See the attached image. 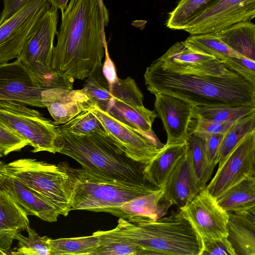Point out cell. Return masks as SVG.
Masks as SVG:
<instances>
[{"label": "cell", "instance_id": "5", "mask_svg": "<svg viewBox=\"0 0 255 255\" xmlns=\"http://www.w3.org/2000/svg\"><path fill=\"white\" fill-rule=\"evenodd\" d=\"M102 65L87 78L83 89L112 117L140 131L154 134L152 126L157 114L144 107L143 95L134 80L117 76L108 80Z\"/></svg>", "mask_w": 255, "mask_h": 255}, {"label": "cell", "instance_id": "31", "mask_svg": "<svg viewBox=\"0 0 255 255\" xmlns=\"http://www.w3.org/2000/svg\"><path fill=\"white\" fill-rule=\"evenodd\" d=\"M255 130V113L238 119L224 134L220 142L217 162L220 165L239 141ZM218 165V166H219Z\"/></svg>", "mask_w": 255, "mask_h": 255}, {"label": "cell", "instance_id": "32", "mask_svg": "<svg viewBox=\"0 0 255 255\" xmlns=\"http://www.w3.org/2000/svg\"><path fill=\"white\" fill-rule=\"evenodd\" d=\"M197 115L206 120L217 122H233L255 113V105L195 107Z\"/></svg>", "mask_w": 255, "mask_h": 255}, {"label": "cell", "instance_id": "26", "mask_svg": "<svg viewBox=\"0 0 255 255\" xmlns=\"http://www.w3.org/2000/svg\"><path fill=\"white\" fill-rule=\"evenodd\" d=\"M229 48L241 56L255 61V25L241 22L214 33Z\"/></svg>", "mask_w": 255, "mask_h": 255}, {"label": "cell", "instance_id": "21", "mask_svg": "<svg viewBox=\"0 0 255 255\" xmlns=\"http://www.w3.org/2000/svg\"><path fill=\"white\" fill-rule=\"evenodd\" d=\"M0 185L8 191L28 215L37 216L48 222L57 221L60 214L53 205L5 172Z\"/></svg>", "mask_w": 255, "mask_h": 255}, {"label": "cell", "instance_id": "19", "mask_svg": "<svg viewBox=\"0 0 255 255\" xmlns=\"http://www.w3.org/2000/svg\"><path fill=\"white\" fill-rule=\"evenodd\" d=\"M163 189L129 200L119 207L95 210L105 212L133 224L148 222L165 216L169 206L161 202Z\"/></svg>", "mask_w": 255, "mask_h": 255}, {"label": "cell", "instance_id": "37", "mask_svg": "<svg viewBox=\"0 0 255 255\" xmlns=\"http://www.w3.org/2000/svg\"><path fill=\"white\" fill-rule=\"evenodd\" d=\"M225 67L255 85V61L245 57H230L222 61Z\"/></svg>", "mask_w": 255, "mask_h": 255}, {"label": "cell", "instance_id": "13", "mask_svg": "<svg viewBox=\"0 0 255 255\" xmlns=\"http://www.w3.org/2000/svg\"><path fill=\"white\" fill-rule=\"evenodd\" d=\"M255 16V0H219L194 17L184 30L191 35L215 33Z\"/></svg>", "mask_w": 255, "mask_h": 255}, {"label": "cell", "instance_id": "20", "mask_svg": "<svg viewBox=\"0 0 255 255\" xmlns=\"http://www.w3.org/2000/svg\"><path fill=\"white\" fill-rule=\"evenodd\" d=\"M28 226L29 221L26 212L15 201L8 191L1 186L0 248L7 253L16 234L21 230H26Z\"/></svg>", "mask_w": 255, "mask_h": 255}, {"label": "cell", "instance_id": "23", "mask_svg": "<svg viewBox=\"0 0 255 255\" xmlns=\"http://www.w3.org/2000/svg\"><path fill=\"white\" fill-rule=\"evenodd\" d=\"M185 143L166 146L156 156L143 166L146 179L154 186L163 189L167 178L176 164L186 153Z\"/></svg>", "mask_w": 255, "mask_h": 255}, {"label": "cell", "instance_id": "35", "mask_svg": "<svg viewBox=\"0 0 255 255\" xmlns=\"http://www.w3.org/2000/svg\"><path fill=\"white\" fill-rule=\"evenodd\" d=\"M62 130L75 134H87L95 132L107 133L102 124L90 109L82 111L68 122L59 125Z\"/></svg>", "mask_w": 255, "mask_h": 255}, {"label": "cell", "instance_id": "12", "mask_svg": "<svg viewBox=\"0 0 255 255\" xmlns=\"http://www.w3.org/2000/svg\"><path fill=\"white\" fill-rule=\"evenodd\" d=\"M255 176V130L246 134L218 166L205 189L217 197L243 179Z\"/></svg>", "mask_w": 255, "mask_h": 255}, {"label": "cell", "instance_id": "22", "mask_svg": "<svg viewBox=\"0 0 255 255\" xmlns=\"http://www.w3.org/2000/svg\"><path fill=\"white\" fill-rule=\"evenodd\" d=\"M228 213L227 239L236 255H255V213Z\"/></svg>", "mask_w": 255, "mask_h": 255}, {"label": "cell", "instance_id": "34", "mask_svg": "<svg viewBox=\"0 0 255 255\" xmlns=\"http://www.w3.org/2000/svg\"><path fill=\"white\" fill-rule=\"evenodd\" d=\"M28 236H23L20 232L17 233L14 239L18 242L17 248L10 253L13 255H51L49 238L47 236L40 237L28 226L26 229Z\"/></svg>", "mask_w": 255, "mask_h": 255}, {"label": "cell", "instance_id": "1", "mask_svg": "<svg viewBox=\"0 0 255 255\" xmlns=\"http://www.w3.org/2000/svg\"><path fill=\"white\" fill-rule=\"evenodd\" d=\"M109 13L104 0H70L62 12L51 68L84 80L102 65Z\"/></svg>", "mask_w": 255, "mask_h": 255}, {"label": "cell", "instance_id": "29", "mask_svg": "<svg viewBox=\"0 0 255 255\" xmlns=\"http://www.w3.org/2000/svg\"><path fill=\"white\" fill-rule=\"evenodd\" d=\"M219 0H180L169 13L166 26L174 30H184L196 15Z\"/></svg>", "mask_w": 255, "mask_h": 255}, {"label": "cell", "instance_id": "41", "mask_svg": "<svg viewBox=\"0 0 255 255\" xmlns=\"http://www.w3.org/2000/svg\"><path fill=\"white\" fill-rule=\"evenodd\" d=\"M30 0H3V7L0 14V25L17 12Z\"/></svg>", "mask_w": 255, "mask_h": 255}, {"label": "cell", "instance_id": "11", "mask_svg": "<svg viewBox=\"0 0 255 255\" xmlns=\"http://www.w3.org/2000/svg\"><path fill=\"white\" fill-rule=\"evenodd\" d=\"M92 113L102 124L108 135L129 158L142 165L152 160L165 147L155 134L140 131L110 116L95 104Z\"/></svg>", "mask_w": 255, "mask_h": 255}, {"label": "cell", "instance_id": "33", "mask_svg": "<svg viewBox=\"0 0 255 255\" xmlns=\"http://www.w3.org/2000/svg\"><path fill=\"white\" fill-rule=\"evenodd\" d=\"M186 141L196 172L201 183L206 187V183L211 178L213 170L208 165L205 139L200 135L191 132Z\"/></svg>", "mask_w": 255, "mask_h": 255}, {"label": "cell", "instance_id": "9", "mask_svg": "<svg viewBox=\"0 0 255 255\" xmlns=\"http://www.w3.org/2000/svg\"><path fill=\"white\" fill-rule=\"evenodd\" d=\"M74 79L63 74L48 80L37 77L21 60L0 64V100L24 103L30 106L44 108L43 91L52 88L73 90Z\"/></svg>", "mask_w": 255, "mask_h": 255}, {"label": "cell", "instance_id": "28", "mask_svg": "<svg viewBox=\"0 0 255 255\" xmlns=\"http://www.w3.org/2000/svg\"><path fill=\"white\" fill-rule=\"evenodd\" d=\"M98 237L91 236L49 239L51 255H92L99 245Z\"/></svg>", "mask_w": 255, "mask_h": 255}, {"label": "cell", "instance_id": "43", "mask_svg": "<svg viewBox=\"0 0 255 255\" xmlns=\"http://www.w3.org/2000/svg\"><path fill=\"white\" fill-rule=\"evenodd\" d=\"M4 166L5 163L0 161V188L1 187V181L5 175Z\"/></svg>", "mask_w": 255, "mask_h": 255}, {"label": "cell", "instance_id": "27", "mask_svg": "<svg viewBox=\"0 0 255 255\" xmlns=\"http://www.w3.org/2000/svg\"><path fill=\"white\" fill-rule=\"evenodd\" d=\"M184 42L192 49L222 61L230 57H244L226 45L214 33L191 35Z\"/></svg>", "mask_w": 255, "mask_h": 255}, {"label": "cell", "instance_id": "14", "mask_svg": "<svg viewBox=\"0 0 255 255\" xmlns=\"http://www.w3.org/2000/svg\"><path fill=\"white\" fill-rule=\"evenodd\" d=\"M51 5L49 0H30L0 25V64L18 58L29 30Z\"/></svg>", "mask_w": 255, "mask_h": 255}, {"label": "cell", "instance_id": "7", "mask_svg": "<svg viewBox=\"0 0 255 255\" xmlns=\"http://www.w3.org/2000/svg\"><path fill=\"white\" fill-rule=\"evenodd\" d=\"M5 172L53 205L60 215L71 211L72 187L68 173L57 165L21 158L5 163Z\"/></svg>", "mask_w": 255, "mask_h": 255}, {"label": "cell", "instance_id": "38", "mask_svg": "<svg viewBox=\"0 0 255 255\" xmlns=\"http://www.w3.org/2000/svg\"><path fill=\"white\" fill-rule=\"evenodd\" d=\"M195 115V121L191 132L199 134H225L235 122V121L228 122L210 121L199 116L196 112Z\"/></svg>", "mask_w": 255, "mask_h": 255}, {"label": "cell", "instance_id": "10", "mask_svg": "<svg viewBox=\"0 0 255 255\" xmlns=\"http://www.w3.org/2000/svg\"><path fill=\"white\" fill-rule=\"evenodd\" d=\"M58 20V9L51 5L29 30L18 57L43 80H49L58 73L51 68Z\"/></svg>", "mask_w": 255, "mask_h": 255}, {"label": "cell", "instance_id": "4", "mask_svg": "<svg viewBox=\"0 0 255 255\" xmlns=\"http://www.w3.org/2000/svg\"><path fill=\"white\" fill-rule=\"evenodd\" d=\"M111 231L138 246L141 255H201L202 252L201 239L180 209L139 224L119 218Z\"/></svg>", "mask_w": 255, "mask_h": 255}, {"label": "cell", "instance_id": "30", "mask_svg": "<svg viewBox=\"0 0 255 255\" xmlns=\"http://www.w3.org/2000/svg\"><path fill=\"white\" fill-rule=\"evenodd\" d=\"M93 234L98 237L99 242L92 255H141L138 246L111 230L98 231Z\"/></svg>", "mask_w": 255, "mask_h": 255}, {"label": "cell", "instance_id": "36", "mask_svg": "<svg viewBox=\"0 0 255 255\" xmlns=\"http://www.w3.org/2000/svg\"><path fill=\"white\" fill-rule=\"evenodd\" d=\"M29 145V142L0 122V150L3 156L20 151Z\"/></svg>", "mask_w": 255, "mask_h": 255}, {"label": "cell", "instance_id": "3", "mask_svg": "<svg viewBox=\"0 0 255 255\" xmlns=\"http://www.w3.org/2000/svg\"><path fill=\"white\" fill-rule=\"evenodd\" d=\"M60 130L58 153L72 157L86 171L126 183H151L143 173V165L128 157L107 133L79 134Z\"/></svg>", "mask_w": 255, "mask_h": 255}, {"label": "cell", "instance_id": "39", "mask_svg": "<svg viewBox=\"0 0 255 255\" xmlns=\"http://www.w3.org/2000/svg\"><path fill=\"white\" fill-rule=\"evenodd\" d=\"M202 243L201 255H236L227 237L211 241H202Z\"/></svg>", "mask_w": 255, "mask_h": 255}, {"label": "cell", "instance_id": "17", "mask_svg": "<svg viewBox=\"0 0 255 255\" xmlns=\"http://www.w3.org/2000/svg\"><path fill=\"white\" fill-rule=\"evenodd\" d=\"M155 109L167 134L166 146L186 142L196 119L195 106L177 97L165 93L154 94Z\"/></svg>", "mask_w": 255, "mask_h": 255}, {"label": "cell", "instance_id": "6", "mask_svg": "<svg viewBox=\"0 0 255 255\" xmlns=\"http://www.w3.org/2000/svg\"><path fill=\"white\" fill-rule=\"evenodd\" d=\"M68 173L72 187L70 210H95L119 207L136 197L161 188L152 184H135L100 176L83 168L59 163Z\"/></svg>", "mask_w": 255, "mask_h": 255}, {"label": "cell", "instance_id": "44", "mask_svg": "<svg viewBox=\"0 0 255 255\" xmlns=\"http://www.w3.org/2000/svg\"><path fill=\"white\" fill-rule=\"evenodd\" d=\"M0 255H7V253L3 250H2L1 248H0Z\"/></svg>", "mask_w": 255, "mask_h": 255}, {"label": "cell", "instance_id": "42", "mask_svg": "<svg viewBox=\"0 0 255 255\" xmlns=\"http://www.w3.org/2000/svg\"><path fill=\"white\" fill-rule=\"evenodd\" d=\"M69 0H49L51 5L59 9L61 13L67 6Z\"/></svg>", "mask_w": 255, "mask_h": 255}, {"label": "cell", "instance_id": "25", "mask_svg": "<svg viewBox=\"0 0 255 255\" xmlns=\"http://www.w3.org/2000/svg\"><path fill=\"white\" fill-rule=\"evenodd\" d=\"M95 104L83 89H73L63 93L46 107L54 122L61 125Z\"/></svg>", "mask_w": 255, "mask_h": 255}, {"label": "cell", "instance_id": "24", "mask_svg": "<svg viewBox=\"0 0 255 255\" xmlns=\"http://www.w3.org/2000/svg\"><path fill=\"white\" fill-rule=\"evenodd\" d=\"M216 199L227 212L255 213V176L243 179Z\"/></svg>", "mask_w": 255, "mask_h": 255}, {"label": "cell", "instance_id": "16", "mask_svg": "<svg viewBox=\"0 0 255 255\" xmlns=\"http://www.w3.org/2000/svg\"><path fill=\"white\" fill-rule=\"evenodd\" d=\"M155 61L163 70L180 75L220 76L230 71L221 60L192 49L184 41L175 43Z\"/></svg>", "mask_w": 255, "mask_h": 255}, {"label": "cell", "instance_id": "40", "mask_svg": "<svg viewBox=\"0 0 255 255\" xmlns=\"http://www.w3.org/2000/svg\"><path fill=\"white\" fill-rule=\"evenodd\" d=\"M224 134L222 133L199 134L205 139L206 153L208 165L213 171L215 167L218 164L217 158L218 149Z\"/></svg>", "mask_w": 255, "mask_h": 255}, {"label": "cell", "instance_id": "15", "mask_svg": "<svg viewBox=\"0 0 255 255\" xmlns=\"http://www.w3.org/2000/svg\"><path fill=\"white\" fill-rule=\"evenodd\" d=\"M202 241L227 237L229 214L205 189L180 209Z\"/></svg>", "mask_w": 255, "mask_h": 255}, {"label": "cell", "instance_id": "18", "mask_svg": "<svg viewBox=\"0 0 255 255\" xmlns=\"http://www.w3.org/2000/svg\"><path fill=\"white\" fill-rule=\"evenodd\" d=\"M205 188L196 172L187 146L186 153L167 178L160 201L169 207L176 205L180 209Z\"/></svg>", "mask_w": 255, "mask_h": 255}, {"label": "cell", "instance_id": "45", "mask_svg": "<svg viewBox=\"0 0 255 255\" xmlns=\"http://www.w3.org/2000/svg\"><path fill=\"white\" fill-rule=\"evenodd\" d=\"M3 156L2 153L1 152V151L0 150V157H1Z\"/></svg>", "mask_w": 255, "mask_h": 255}, {"label": "cell", "instance_id": "8", "mask_svg": "<svg viewBox=\"0 0 255 255\" xmlns=\"http://www.w3.org/2000/svg\"><path fill=\"white\" fill-rule=\"evenodd\" d=\"M26 104L0 100V122L29 142L33 153L58 152L59 125Z\"/></svg>", "mask_w": 255, "mask_h": 255}, {"label": "cell", "instance_id": "2", "mask_svg": "<svg viewBox=\"0 0 255 255\" xmlns=\"http://www.w3.org/2000/svg\"><path fill=\"white\" fill-rule=\"evenodd\" d=\"M144 79L151 93L169 94L195 107L255 105V85L232 70L220 76L180 75L163 70L154 61Z\"/></svg>", "mask_w": 255, "mask_h": 255}]
</instances>
